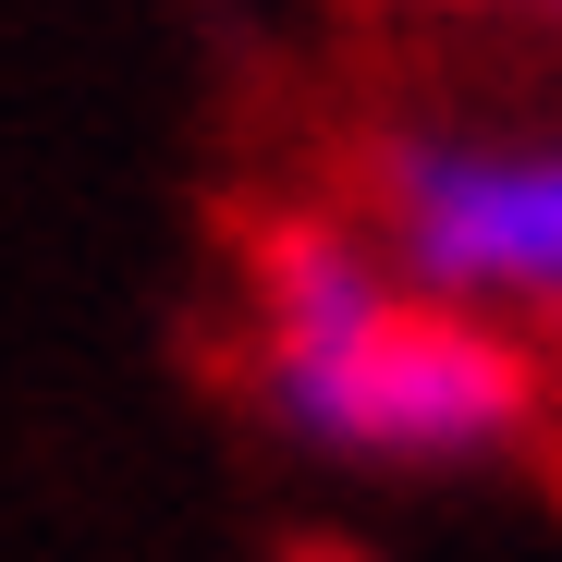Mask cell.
I'll list each match as a JSON object with an SVG mask.
<instances>
[{"instance_id":"6da1fadb","label":"cell","mask_w":562,"mask_h":562,"mask_svg":"<svg viewBox=\"0 0 562 562\" xmlns=\"http://www.w3.org/2000/svg\"><path fill=\"white\" fill-rule=\"evenodd\" d=\"M257 355L269 404L330 452H392V464H452L526 428V355L464 318L416 306L355 233H281L257 269Z\"/></svg>"},{"instance_id":"7a4b0ae2","label":"cell","mask_w":562,"mask_h":562,"mask_svg":"<svg viewBox=\"0 0 562 562\" xmlns=\"http://www.w3.org/2000/svg\"><path fill=\"white\" fill-rule=\"evenodd\" d=\"M380 221L440 306H562V135H404Z\"/></svg>"}]
</instances>
